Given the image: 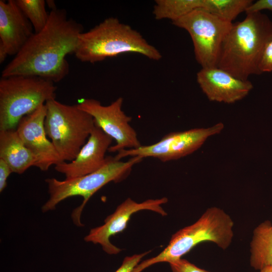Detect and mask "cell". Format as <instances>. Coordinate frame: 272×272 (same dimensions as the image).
Listing matches in <instances>:
<instances>
[{
    "label": "cell",
    "mask_w": 272,
    "mask_h": 272,
    "mask_svg": "<svg viewBox=\"0 0 272 272\" xmlns=\"http://www.w3.org/2000/svg\"><path fill=\"white\" fill-rule=\"evenodd\" d=\"M203 0H157L153 14L157 20L169 19L174 22L201 9Z\"/></svg>",
    "instance_id": "18"
},
{
    "label": "cell",
    "mask_w": 272,
    "mask_h": 272,
    "mask_svg": "<svg viewBox=\"0 0 272 272\" xmlns=\"http://www.w3.org/2000/svg\"><path fill=\"white\" fill-rule=\"evenodd\" d=\"M45 105L46 134L61 160L71 162L76 158L93 130V118L77 104L67 105L53 99L47 101Z\"/></svg>",
    "instance_id": "7"
},
{
    "label": "cell",
    "mask_w": 272,
    "mask_h": 272,
    "mask_svg": "<svg viewBox=\"0 0 272 272\" xmlns=\"http://www.w3.org/2000/svg\"><path fill=\"white\" fill-rule=\"evenodd\" d=\"M0 159L17 174L36 166L37 163L35 156L25 146L16 129L0 130Z\"/></svg>",
    "instance_id": "16"
},
{
    "label": "cell",
    "mask_w": 272,
    "mask_h": 272,
    "mask_svg": "<svg viewBox=\"0 0 272 272\" xmlns=\"http://www.w3.org/2000/svg\"><path fill=\"white\" fill-rule=\"evenodd\" d=\"M259 69L261 74L272 71V37L264 47L259 64Z\"/></svg>",
    "instance_id": "21"
},
{
    "label": "cell",
    "mask_w": 272,
    "mask_h": 272,
    "mask_svg": "<svg viewBox=\"0 0 272 272\" xmlns=\"http://www.w3.org/2000/svg\"><path fill=\"white\" fill-rule=\"evenodd\" d=\"M53 82L33 76L2 77L0 79V130L16 129L21 119L55 99Z\"/></svg>",
    "instance_id": "6"
},
{
    "label": "cell",
    "mask_w": 272,
    "mask_h": 272,
    "mask_svg": "<svg viewBox=\"0 0 272 272\" xmlns=\"http://www.w3.org/2000/svg\"><path fill=\"white\" fill-rule=\"evenodd\" d=\"M113 139L95 124L85 144L76 158L69 163L63 162L54 166L55 170L64 174L65 179H72L94 172L103 167L108 160L107 151Z\"/></svg>",
    "instance_id": "13"
},
{
    "label": "cell",
    "mask_w": 272,
    "mask_h": 272,
    "mask_svg": "<svg viewBox=\"0 0 272 272\" xmlns=\"http://www.w3.org/2000/svg\"><path fill=\"white\" fill-rule=\"evenodd\" d=\"M150 252V251L125 257L120 266L114 272H132L142 258Z\"/></svg>",
    "instance_id": "23"
},
{
    "label": "cell",
    "mask_w": 272,
    "mask_h": 272,
    "mask_svg": "<svg viewBox=\"0 0 272 272\" xmlns=\"http://www.w3.org/2000/svg\"><path fill=\"white\" fill-rule=\"evenodd\" d=\"M34 33L15 0L0 1V47L8 55L15 56Z\"/></svg>",
    "instance_id": "15"
},
{
    "label": "cell",
    "mask_w": 272,
    "mask_h": 272,
    "mask_svg": "<svg viewBox=\"0 0 272 272\" xmlns=\"http://www.w3.org/2000/svg\"><path fill=\"white\" fill-rule=\"evenodd\" d=\"M167 201L168 199L165 197L149 199L139 203L128 198L105 219L103 225L92 229L84 240L87 242L99 244L103 250L109 254H118L121 250L110 242V238L123 231L131 215L140 211L150 210L162 216H166L167 214L161 205Z\"/></svg>",
    "instance_id": "11"
},
{
    "label": "cell",
    "mask_w": 272,
    "mask_h": 272,
    "mask_svg": "<svg viewBox=\"0 0 272 272\" xmlns=\"http://www.w3.org/2000/svg\"><path fill=\"white\" fill-rule=\"evenodd\" d=\"M251 0H203L200 9L220 19L232 23L236 17L253 2Z\"/></svg>",
    "instance_id": "19"
},
{
    "label": "cell",
    "mask_w": 272,
    "mask_h": 272,
    "mask_svg": "<svg viewBox=\"0 0 272 272\" xmlns=\"http://www.w3.org/2000/svg\"><path fill=\"white\" fill-rule=\"evenodd\" d=\"M142 160V158L136 156L126 161H122L115 159L114 157L109 156L103 167L91 173L63 180L54 178L45 179L49 197L42 206V212L54 210L57 204L67 198L81 196L84 199L83 203L73 211L72 217L77 226H83L80 221L81 215L89 198L107 183L123 180L129 174L132 167Z\"/></svg>",
    "instance_id": "5"
},
{
    "label": "cell",
    "mask_w": 272,
    "mask_h": 272,
    "mask_svg": "<svg viewBox=\"0 0 272 272\" xmlns=\"http://www.w3.org/2000/svg\"><path fill=\"white\" fill-rule=\"evenodd\" d=\"M169 264L172 272H210L183 258L171 262Z\"/></svg>",
    "instance_id": "22"
},
{
    "label": "cell",
    "mask_w": 272,
    "mask_h": 272,
    "mask_svg": "<svg viewBox=\"0 0 272 272\" xmlns=\"http://www.w3.org/2000/svg\"><path fill=\"white\" fill-rule=\"evenodd\" d=\"M191 38L195 58L202 68L217 67L223 40L233 23L198 9L172 22Z\"/></svg>",
    "instance_id": "8"
},
{
    "label": "cell",
    "mask_w": 272,
    "mask_h": 272,
    "mask_svg": "<svg viewBox=\"0 0 272 272\" xmlns=\"http://www.w3.org/2000/svg\"><path fill=\"white\" fill-rule=\"evenodd\" d=\"M123 98L119 97L108 105L94 99H82L78 106L93 118L95 124L116 142L108 152H118L141 146L135 130L130 125L131 118L122 110Z\"/></svg>",
    "instance_id": "10"
},
{
    "label": "cell",
    "mask_w": 272,
    "mask_h": 272,
    "mask_svg": "<svg viewBox=\"0 0 272 272\" xmlns=\"http://www.w3.org/2000/svg\"><path fill=\"white\" fill-rule=\"evenodd\" d=\"M20 10L32 24L35 33L41 31L47 24L49 13L44 0H15Z\"/></svg>",
    "instance_id": "20"
},
{
    "label": "cell",
    "mask_w": 272,
    "mask_h": 272,
    "mask_svg": "<svg viewBox=\"0 0 272 272\" xmlns=\"http://www.w3.org/2000/svg\"><path fill=\"white\" fill-rule=\"evenodd\" d=\"M126 53H135L154 60L162 58L160 52L138 31L109 17L79 37L75 53L79 60L94 63Z\"/></svg>",
    "instance_id": "3"
},
{
    "label": "cell",
    "mask_w": 272,
    "mask_h": 272,
    "mask_svg": "<svg viewBox=\"0 0 272 272\" xmlns=\"http://www.w3.org/2000/svg\"><path fill=\"white\" fill-rule=\"evenodd\" d=\"M234 222L223 209L216 207L207 209L193 224L176 232L167 247L157 256L139 263L132 272L143 270L160 262L177 261L200 243L211 242L226 250L233 237Z\"/></svg>",
    "instance_id": "4"
},
{
    "label": "cell",
    "mask_w": 272,
    "mask_h": 272,
    "mask_svg": "<svg viewBox=\"0 0 272 272\" xmlns=\"http://www.w3.org/2000/svg\"><path fill=\"white\" fill-rule=\"evenodd\" d=\"M13 173L10 166L2 159H0V192H2L7 185V179Z\"/></svg>",
    "instance_id": "25"
},
{
    "label": "cell",
    "mask_w": 272,
    "mask_h": 272,
    "mask_svg": "<svg viewBox=\"0 0 272 272\" xmlns=\"http://www.w3.org/2000/svg\"><path fill=\"white\" fill-rule=\"evenodd\" d=\"M83 30L81 24L67 17L65 10H51L45 27L34 33L3 70L2 77L33 76L60 82L69 73L66 56L75 54Z\"/></svg>",
    "instance_id": "1"
},
{
    "label": "cell",
    "mask_w": 272,
    "mask_h": 272,
    "mask_svg": "<svg viewBox=\"0 0 272 272\" xmlns=\"http://www.w3.org/2000/svg\"><path fill=\"white\" fill-rule=\"evenodd\" d=\"M224 127L220 122L209 127L194 128L172 132L152 145L122 150L117 153L115 159L130 156L157 158L162 162L177 160L190 155L199 149L210 137L220 133Z\"/></svg>",
    "instance_id": "9"
},
{
    "label": "cell",
    "mask_w": 272,
    "mask_h": 272,
    "mask_svg": "<svg viewBox=\"0 0 272 272\" xmlns=\"http://www.w3.org/2000/svg\"><path fill=\"white\" fill-rule=\"evenodd\" d=\"M272 37V21L260 12L247 14L232 23L220 50L217 67L235 77L248 80L260 75L259 64L264 47Z\"/></svg>",
    "instance_id": "2"
},
{
    "label": "cell",
    "mask_w": 272,
    "mask_h": 272,
    "mask_svg": "<svg viewBox=\"0 0 272 272\" xmlns=\"http://www.w3.org/2000/svg\"><path fill=\"white\" fill-rule=\"evenodd\" d=\"M46 4H47L48 6L51 9V10L57 8L55 7V3H54V1H46Z\"/></svg>",
    "instance_id": "26"
},
{
    "label": "cell",
    "mask_w": 272,
    "mask_h": 272,
    "mask_svg": "<svg viewBox=\"0 0 272 272\" xmlns=\"http://www.w3.org/2000/svg\"><path fill=\"white\" fill-rule=\"evenodd\" d=\"M258 272H272V265L264 267L259 270Z\"/></svg>",
    "instance_id": "27"
},
{
    "label": "cell",
    "mask_w": 272,
    "mask_h": 272,
    "mask_svg": "<svg viewBox=\"0 0 272 272\" xmlns=\"http://www.w3.org/2000/svg\"><path fill=\"white\" fill-rule=\"evenodd\" d=\"M46 114L45 104L33 112L23 117L16 130L25 146L37 159L35 167L47 171L52 165L63 162L46 133L44 121Z\"/></svg>",
    "instance_id": "12"
},
{
    "label": "cell",
    "mask_w": 272,
    "mask_h": 272,
    "mask_svg": "<svg viewBox=\"0 0 272 272\" xmlns=\"http://www.w3.org/2000/svg\"><path fill=\"white\" fill-rule=\"evenodd\" d=\"M196 80L209 100L228 104L242 100L253 87L249 81L237 79L217 67L201 68Z\"/></svg>",
    "instance_id": "14"
},
{
    "label": "cell",
    "mask_w": 272,
    "mask_h": 272,
    "mask_svg": "<svg viewBox=\"0 0 272 272\" xmlns=\"http://www.w3.org/2000/svg\"><path fill=\"white\" fill-rule=\"evenodd\" d=\"M250 264L256 270L272 265V223L266 220L253 230L250 243Z\"/></svg>",
    "instance_id": "17"
},
{
    "label": "cell",
    "mask_w": 272,
    "mask_h": 272,
    "mask_svg": "<svg viewBox=\"0 0 272 272\" xmlns=\"http://www.w3.org/2000/svg\"><path fill=\"white\" fill-rule=\"evenodd\" d=\"M267 9L272 12V0H258L252 3L245 10L247 14L260 12V11Z\"/></svg>",
    "instance_id": "24"
}]
</instances>
